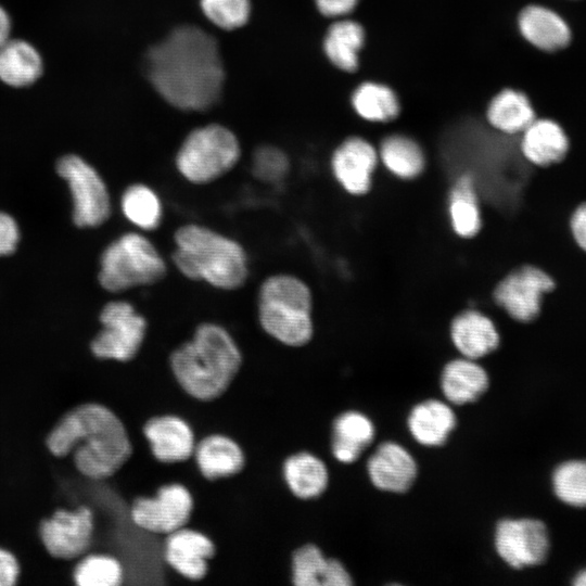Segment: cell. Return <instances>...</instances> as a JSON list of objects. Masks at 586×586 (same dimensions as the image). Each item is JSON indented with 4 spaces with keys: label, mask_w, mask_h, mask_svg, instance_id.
Wrapping results in <instances>:
<instances>
[{
    "label": "cell",
    "mask_w": 586,
    "mask_h": 586,
    "mask_svg": "<svg viewBox=\"0 0 586 586\" xmlns=\"http://www.w3.org/2000/svg\"><path fill=\"white\" fill-rule=\"evenodd\" d=\"M552 485L563 502L586 507V460H571L558 466L552 475Z\"/></svg>",
    "instance_id": "e575fe53"
},
{
    "label": "cell",
    "mask_w": 586,
    "mask_h": 586,
    "mask_svg": "<svg viewBox=\"0 0 586 586\" xmlns=\"http://www.w3.org/2000/svg\"><path fill=\"white\" fill-rule=\"evenodd\" d=\"M49 450L64 457L73 453L78 471L91 480L113 475L132 453L122 420L101 404H82L67 412L47 437Z\"/></svg>",
    "instance_id": "7a4b0ae2"
},
{
    "label": "cell",
    "mask_w": 586,
    "mask_h": 586,
    "mask_svg": "<svg viewBox=\"0 0 586 586\" xmlns=\"http://www.w3.org/2000/svg\"><path fill=\"white\" fill-rule=\"evenodd\" d=\"M252 174L266 183H279L290 169V161L284 151L276 145L257 146L252 155Z\"/></svg>",
    "instance_id": "8d00e7d4"
},
{
    "label": "cell",
    "mask_w": 586,
    "mask_h": 586,
    "mask_svg": "<svg viewBox=\"0 0 586 586\" xmlns=\"http://www.w3.org/2000/svg\"><path fill=\"white\" fill-rule=\"evenodd\" d=\"M378 149L362 137L352 136L333 151L331 171L337 183L351 195H365L372 187L379 163Z\"/></svg>",
    "instance_id": "5bb4252c"
},
{
    "label": "cell",
    "mask_w": 586,
    "mask_h": 586,
    "mask_svg": "<svg viewBox=\"0 0 586 586\" xmlns=\"http://www.w3.org/2000/svg\"><path fill=\"white\" fill-rule=\"evenodd\" d=\"M257 309L263 330L278 342L300 347L311 340L313 296L300 278L279 273L265 279L259 288Z\"/></svg>",
    "instance_id": "5b68a950"
},
{
    "label": "cell",
    "mask_w": 586,
    "mask_h": 586,
    "mask_svg": "<svg viewBox=\"0 0 586 586\" xmlns=\"http://www.w3.org/2000/svg\"><path fill=\"white\" fill-rule=\"evenodd\" d=\"M193 455L200 472L209 480L232 476L243 469L245 462L239 444L221 434H212L201 440Z\"/></svg>",
    "instance_id": "603a6c76"
},
{
    "label": "cell",
    "mask_w": 586,
    "mask_h": 586,
    "mask_svg": "<svg viewBox=\"0 0 586 586\" xmlns=\"http://www.w3.org/2000/svg\"><path fill=\"white\" fill-rule=\"evenodd\" d=\"M173 262L188 279L221 290H235L249 276L243 246L207 227L188 224L174 234Z\"/></svg>",
    "instance_id": "277c9868"
},
{
    "label": "cell",
    "mask_w": 586,
    "mask_h": 586,
    "mask_svg": "<svg viewBox=\"0 0 586 586\" xmlns=\"http://www.w3.org/2000/svg\"><path fill=\"white\" fill-rule=\"evenodd\" d=\"M518 29L530 44L544 52L562 50L572 38L568 23L553 10L538 4L522 9Z\"/></svg>",
    "instance_id": "ffe728a7"
},
{
    "label": "cell",
    "mask_w": 586,
    "mask_h": 586,
    "mask_svg": "<svg viewBox=\"0 0 586 586\" xmlns=\"http://www.w3.org/2000/svg\"><path fill=\"white\" fill-rule=\"evenodd\" d=\"M536 118L527 95L513 88H505L495 94L486 109L491 127L509 137L521 132Z\"/></svg>",
    "instance_id": "484cf974"
},
{
    "label": "cell",
    "mask_w": 586,
    "mask_h": 586,
    "mask_svg": "<svg viewBox=\"0 0 586 586\" xmlns=\"http://www.w3.org/2000/svg\"><path fill=\"white\" fill-rule=\"evenodd\" d=\"M59 175L68 183L73 203V219L79 227H97L111 214L107 188L98 171L77 155L63 156L56 165Z\"/></svg>",
    "instance_id": "30bf717a"
},
{
    "label": "cell",
    "mask_w": 586,
    "mask_h": 586,
    "mask_svg": "<svg viewBox=\"0 0 586 586\" xmlns=\"http://www.w3.org/2000/svg\"><path fill=\"white\" fill-rule=\"evenodd\" d=\"M143 434L150 443L153 456L165 463L189 459L195 448L190 425L174 415L150 418L143 425Z\"/></svg>",
    "instance_id": "ac0fdd59"
},
{
    "label": "cell",
    "mask_w": 586,
    "mask_h": 586,
    "mask_svg": "<svg viewBox=\"0 0 586 586\" xmlns=\"http://www.w3.org/2000/svg\"><path fill=\"white\" fill-rule=\"evenodd\" d=\"M318 12L328 18H342L352 13L358 0H314Z\"/></svg>",
    "instance_id": "ab89813d"
},
{
    "label": "cell",
    "mask_w": 586,
    "mask_h": 586,
    "mask_svg": "<svg viewBox=\"0 0 586 586\" xmlns=\"http://www.w3.org/2000/svg\"><path fill=\"white\" fill-rule=\"evenodd\" d=\"M167 266L153 243L138 232H127L103 251L99 282L110 292H123L161 281Z\"/></svg>",
    "instance_id": "52a82bcc"
},
{
    "label": "cell",
    "mask_w": 586,
    "mask_h": 586,
    "mask_svg": "<svg viewBox=\"0 0 586 586\" xmlns=\"http://www.w3.org/2000/svg\"><path fill=\"white\" fill-rule=\"evenodd\" d=\"M374 425L362 412L348 410L332 423L331 451L342 463L355 462L374 438Z\"/></svg>",
    "instance_id": "cb8c5ba5"
},
{
    "label": "cell",
    "mask_w": 586,
    "mask_h": 586,
    "mask_svg": "<svg viewBox=\"0 0 586 586\" xmlns=\"http://www.w3.org/2000/svg\"><path fill=\"white\" fill-rule=\"evenodd\" d=\"M74 581L79 586H117L123 581V566L107 555H90L74 570Z\"/></svg>",
    "instance_id": "836d02e7"
},
{
    "label": "cell",
    "mask_w": 586,
    "mask_h": 586,
    "mask_svg": "<svg viewBox=\"0 0 586 586\" xmlns=\"http://www.w3.org/2000/svg\"><path fill=\"white\" fill-rule=\"evenodd\" d=\"M102 330L90 348L98 358L128 361L139 352L145 333L146 320L125 301L107 303L101 310Z\"/></svg>",
    "instance_id": "9c48e42d"
},
{
    "label": "cell",
    "mask_w": 586,
    "mask_h": 586,
    "mask_svg": "<svg viewBox=\"0 0 586 586\" xmlns=\"http://www.w3.org/2000/svg\"><path fill=\"white\" fill-rule=\"evenodd\" d=\"M20 240L16 221L7 213L0 212V256L13 253Z\"/></svg>",
    "instance_id": "f35d334b"
},
{
    "label": "cell",
    "mask_w": 586,
    "mask_h": 586,
    "mask_svg": "<svg viewBox=\"0 0 586 586\" xmlns=\"http://www.w3.org/2000/svg\"><path fill=\"white\" fill-rule=\"evenodd\" d=\"M448 216L453 231L462 239L474 238L481 230L482 217L471 174L461 175L448 195Z\"/></svg>",
    "instance_id": "f546056e"
},
{
    "label": "cell",
    "mask_w": 586,
    "mask_h": 586,
    "mask_svg": "<svg viewBox=\"0 0 586 586\" xmlns=\"http://www.w3.org/2000/svg\"><path fill=\"white\" fill-rule=\"evenodd\" d=\"M93 528V514L89 508L61 509L41 523L40 537L53 557L74 559L89 548Z\"/></svg>",
    "instance_id": "4fadbf2b"
},
{
    "label": "cell",
    "mask_w": 586,
    "mask_h": 586,
    "mask_svg": "<svg viewBox=\"0 0 586 586\" xmlns=\"http://www.w3.org/2000/svg\"><path fill=\"white\" fill-rule=\"evenodd\" d=\"M367 472L377 488L405 493L416 481L418 466L405 447L395 442H384L368 459Z\"/></svg>",
    "instance_id": "2e32d148"
},
{
    "label": "cell",
    "mask_w": 586,
    "mask_h": 586,
    "mask_svg": "<svg viewBox=\"0 0 586 586\" xmlns=\"http://www.w3.org/2000/svg\"><path fill=\"white\" fill-rule=\"evenodd\" d=\"M20 566L16 558L8 550L0 548V586H12L16 583Z\"/></svg>",
    "instance_id": "60d3db41"
},
{
    "label": "cell",
    "mask_w": 586,
    "mask_h": 586,
    "mask_svg": "<svg viewBox=\"0 0 586 586\" xmlns=\"http://www.w3.org/2000/svg\"><path fill=\"white\" fill-rule=\"evenodd\" d=\"M450 339L462 357L477 360L495 352L500 334L486 314L468 308L457 314L450 323Z\"/></svg>",
    "instance_id": "d6986e66"
},
{
    "label": "cell",
    "mask_w": 586,
    "mask_h": 586,
    "mask_svg": "<svg viewBox=\"0 0 586 586\" xmlns=\"http://www.w3.org/2000/svg\"><path fill=\"white\" fill-rule=\"evenodd\" d=\"M282 471L289 489L301 499L320 496L329 483V472L324 462L307 451L288 457Z\"/></svg>",
    "instance_id": "4316f807"
},
{
    "label": "cell",
    "mask_w": 586,
    "mask_h": 586,
    "mask_svg": "<svg viewBox=\"0 0 586 586\" xmlns=\"http://www.w3.org/2000/svg\"><path fill=\"white\" fill-rule=\"evenodd\" d=\"M351 104L355 113L369 123H388L400 111L395 91L378 81H364L352 93Z\"/></svg>",
    "instance_id": "4dcf8cb0"
},
{
    "label": "cell",
    "mask_w": 586,
    "mask_h": 586,
    "mask_svg": "<svg viewBox=\"0 0 586 586\" xmlns=\"http://www.w3.org/2000/svg\"><path fill=\"white\" fill-rule=\"evenodd\" d=\"M11 21L7 11L0 5V46L9 40Z\"/></svg>",
    "instance_id": "7bdbcfd3"
},
{
    "label": "cell",
    "mask_w": 586,
    "mask_h": 586,
    "mask_svg": "<svg viewBox=\"0 0 586 586\" xmlns=\"http://www.w3.org/2000/svg\"><path fill=\"white\" fill-rule=\"evenodd\" d=\"M328 563L329 559L316 545L301 546L292 556V583L296 586L322 585Z\"/></svg>",
    "instance_id": "d590c367"
},
{
    "label": "cell",
    "mask_w": 586,
    "mask_h": 586,
    "mask_svg": "<svg viewBox=\"0 0 586 586\" xmlns=\"http://www.w3.org/2000/svg\"><path fill=\"white\" fill-rule=\"evenodd\" d=\"M142 71L158 97L182 112H206L221 99L227 72L217 38L195 24H180L152 43Z\"/></svg>",
    "instance_id": "6da1fadb"
},
{
    "label": "cell",
    "mask_w": 586,
    "mask_h": 586,
    "mask_svg": "<svg viewBox=\"0 0 586 586\" xmlns=\"http://www.w3.org/2000/svg\"><path fill=\"white\" fill-rule=\"evenodd\" d=\"M120 207L124 216L142 230H154L161 222L163 212L161 201L145 184L129 186L122 195Z\"/></svg>",
    "instance_id": "1f68e13d"
},
{
    "label": "cell",
    "mask_w": 586,
    "mask_h": 586,
    "mask_svg": "<svg viewBox=\"0 0 586 586\" xmlns=\"http://www.w3.org/2000/svg\"><path fill=\"white\" fill-rule=\"evenodd\" d=\"M570 139L564 128L550 118H535L520 135L519 152L537 168L561 164L570 152Z\"/></svg>",
    "instance_id": "9a60e30c"
},
{
    "label": "cell",
    "mask_w": 586,
    "mask_h": 586,
    "mask_svg": "<svg viewBox=\"0 0 586 586\" xmlns=\"http://www.w3.org/2000/svg\"><path fill=\"white\" fill-rule=\"evenodd\" d=\"M241 157L237 135L218 123L192 129L182 140L175 165L194 184L209 183L231 170Z\"/></svg>",
    "instance_id": "8992f818"
},
{
    "label": "cell",
    "mask_w": 586,
    "mask_h": 586,
    "mask_svg": "<svg viewBox=\"0 0 586 586\" xmlns=\"http://www.w3.org/2000/svg\"><path fill=\"white\" fill-rule=\"evenodd\" d=\"M352 584V576L344 564L337 559H329L322 586H351Z\"/></svg>",
    "instance_id": "b9f144b4"
},
{
    "label": "cell",
    "mask_w": 586,
    "mask_h": 586,
    "mask_svg": "<svg viewBox=\"0 0 586 586\" xmlns=\"http://www.w3.org/2000/svg\"><path fill=\"white\" fill-rule=\"evenodd\" d=\"M568 231L574 246L586 255V200L576 204L570 213Z\"/></svg>",
    "instance_id": "74e56055"
},
{
    "label": "cell",
    "mask_w": 586,
    "mask_h": 586,
    "mask_svg": "<svg viewBox=\"0 0 586 586\" xmlns=\"http://www.w3.org/2000/svg\"><path fill=\"white\" fill-rule=\"evenodd\" d=\"M199 8L212 25L226 31L243 28L253 12L252 0H199Z\"/></svg>",
    "instance_id": "d6a6232c"
},
{
    "label": "cell",
    "mask_w": 586,
    "mask_h": 586,
    "mask_svg": "<svg viewBox=\"0 0 586 586\" xmlns=\"http://www.w3.org/2000/svg\"><path fill=\"white\" fill-rule=\"evenodd\" d=\"M573 584L576 586H586V570L581 571L575 576Z\"/></svg>",
    "instance_id": "ee69618b"
},
{
    "label": "cell",
    "mask_w": 586,
    "mask_h": 586,
    "mask_svg": "<svg viewBox=\"0 0 586 586\" xmlns=\"http://www.w3.org/2000/svg\"><path fill=\"white\" fill-rule=\"evenodd\" d=\"M495 548L511 568L537 565L549 550L546 525L536 519H502L496 525Z\"/></svg>",
    "instance_id": "7c38bea8"
},
{
    "label": "cell",
    "mask_w": 586,
    "mask_h": 586,
    "mask_svg": "<svg viewBox=\"0 0 586 586\" xmlns=\"http://www.w3.org/2000/svg\"><path fill=\"white\" fill-rule=\"evenodd\" d=\"M557 288L556 277L547 269L524 264L498 281L493 291V300L512 320L531 323L540 317L545 300Z\"/></svg>",
    "instance_id": "ba28073f"
},
{
    "label": "cell",
    "mask_w": 586,
    "mask_h": 586,
    "mask_svg": "<svg viewBox=\"0 0 586 586\" xmlns=\"http://www.w3.org/2000/svg\"><path fill=\"white\" fill-rule=\"evenodd\" d=\"M456 423L454 410L437 399H428L415 405L407 419L408 430L413 440L428 447L444 445Z\"/></svg>",
    "instance_id": "7402d4cb"
},
{
    "label": "cell",
    "mask_w": 586,
    "mask_h": 586,
    "mask_svg": "<svg viewBox=\"0 0 586 586\" xmlns=\"http://www.w3.org/2000/svg\"><path fill=\"white\" fill-rule=\"evenodd\" d=\"M379 161L393 176L404 180L419 177L425 168V155L420 144L409 136L392 133L378 149Z\"/></svg>",
    "instance_id": "83f0119b"
},
{
    "label": "cell",
    "mask_w": 586,
    "mask_h": 586,
    "mask_svg": "<svg viewBox=\"0 0 586 586\" xmlns=\"http://www.w3.org/2000/svg\"><path fill=\"white\" fill-rule=\"evenodd\" d=\"M485 369L474 359L461 357L448 361L442 371L441 388L446 399L455 405L477 400L488 388Z\"/></svg>",
    "instance_id": "44dd1931"
},
{
    "label": "cell",
    "mask_w": 586,
    "mask_h": 586,
    "mask_svg": "<svg viewBox=\"0 0 586 586\" xmlns=\"http://www.w3.org/2000/svg\"><path fill=\"white\" fill-rule=\"evenodd\" d=\"M169 364L187 394L209 402L229 387L241 368L242 355L224 327L204 322L196 327L191 340L171 353Z\"/></svg>",
    "instance_id": "3957f363"
},
{
    "label": "cell",
    "mask_w": 586,
    "mask_h": 586,
    "mask_svg": "<svg viewBox=\"0 0 586 586\" xmlns=\"http://www.w3.org/2000/svg\"><path fill=\"white\" fill-rule=\"evenodd\" d=\"M214 555V543L201 532L181 527L167 535L165 560L188 579H202L208 570L207 562Z\"/></svg>",
    "instance_id": "e0dca14e"
},
{
    "label": "cell",
    "mask_w": 586,
    "mask_h": 586,
    "mask_svg": "<svg viewBox=\"0 0 586 586\" xmlns=\"http://www.w3.org/2000/svg\"><path fill=\"white\" fill-rule=\"evenodd\" d=\"M193 510L189 489L179 483L161 486L153 497H138L130 518L140 528L154 534H170L188 523Z\"/></svg>",
    "instance_id": "8fae6325"
},
{
    "label": "cell",
    "mask_w": 586,
    "mask_h": 586,
    "mask_svg": "<svg viewBox=\"0 0 586 586\" xmlns=\"http://www.w3.org/2000/svg\"><path fill=\"white\" fill-rule=\"evenodd\" d=\"M42 74L39 52L24 40H8L0 46V79L12 87L34 84Z\"/></svg>",
    "instance_id": "f1b7e54d"
},
{
    "label": "cell",
    "mask_w": 586,
    "mask_h": 586,
    "mask_svg": "<svg viewBox=\"0 0 586 586\" xmlns=\"http://www.w3.org/2000/svg\"><path fill=\"white\" fill-rule=\"evenodd\" d=\"M365 39V29L358 22L342 17L328 27L322 40V50L334 67L353 73L359 66V52Z\"/></svg>",
    "instance_id": "d4e9b609"
}]
</instances>
